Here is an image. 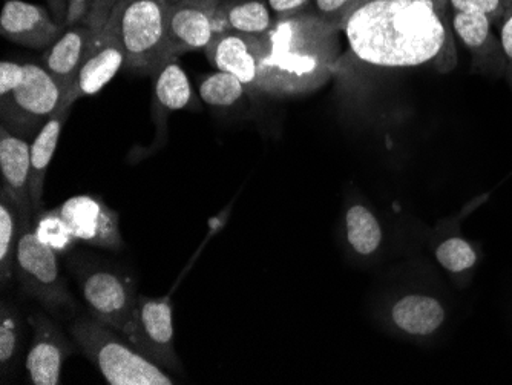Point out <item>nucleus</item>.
I'll return each mask as SVG.
<instances>
[{
    "instance_id": "nucleus-1",
    "label": "nucleus",
    "mask_w": 512,
    "mask_h": 385,
    "mask_svg": "<svg viewBox=\"0 0 512 385\" xmlns=\"http://www.w3.org/2000/svg\"><path fill=\"white\" fill-rule=\"evenodd\" d=\"M348 48L379 68L433 65L440 73L457 62L448 0H368L342 27Z\"/></svg>"
},
{
    "instance_id": "nucleus-2",
    "label": "nucleus",
    "mask_w": 512,
    "mask_h": 385,
    "mask_svg": "<svg viewBox=\"0 0 512 385\" xmlns=\"http://www.w3.org/2000/svg\"><path fill=\"white\" fill-rule=\"evenodd\" d=\"M339 33L309 11L278 20L264 34L260 91L298 94L321 85L335 63Z\"/></svg>"
},
{
    "instance_id": "nucleus-3",
    "label": "nucleus",
    "mask_w": 512,
    "mask_h": 385,
    "mask_svg": "<svg viewBox=\"0 0 512 385\" xmlns=\"http://www.w3.org/2000/svg\"><path fill=\"white\" fill-rule=\"evenodd\" d=\"M74 344L102 373L109 385H172L171 376L123 341L117 330L96 318H80L69 327Z\"/></svg>"
},
{
    "instance_id": "nucleus-4",
    "label": "nucleus",
    "mask_w": 512,
    "mask_h": 385,
    "mask_svg": "<svg viewBox=\"0 0 512 385\" xmlns=\"http://www.w3.org/2000/svg\"><path fill=\"white\" fill-rule=\"evenodd\" d=\"M166 19V0H122L114 8L108 24L125 53V70L154 74L168 62Z\"/></svg>"
},
{
    "instance_id": "nucleus-5",
    "label": "nucleus",
    "mask_w": 512,
    "mask_h": 385,
    "mask_svg": "<svg viewBox=\"0 0 512 385\" xmlns=\"http://www.w3.org/2000/svg\"><path fill=\"white\" fill-rule=\"evenodd\" d=\"M57 255L53 249L37 240L31 217L20 218L14 278L23 292L39 301L50 312H57L62 307H74L76 304L60 272Z\"/></svg>"
},
{
    "instance_id": "nucleus-6",
    "label": "nucleus",
    "mask_w": 512,
    "mask_h": 385,
    "mask_svg": "<svg viewBox=\"0 0 512 385\" xmlns=\"http://www.w3.org/2000/svg\"><path fill=\"white\" fill-rule=\"evenodd\" d=\"M23 66V77L16 88L0 96V116L8 131L28 139L59 111L63 93L42 65Z\"/></svg>"
},
{
    "instance_id": "nucleus-7",
    "label": "nucleus",
    "mask_w": 512,
    "mask_h": 385,
    "mask_svg": "<svg viewBox=\"0 0 512 385\" xmlns=\"http://www.w3.org/2000/svg\"><path fill=\"white\" fill-rule=\"evenodd\" d=\"M120 335L161 369L175 373L183 370L175 352L171 298L155 300L138 295L131 320Z\"/></svg>"
},
{
    "instance_id": "nucleus-8",
    "label": "nucleus",
    "mask_w": 512,
    "mask_h": 385,
    "mask_svg": "<svg viewBox=\"0 0 512 385\" xmlns=\"http://www.w3.org/2000/svg\"><path fill=\"white\" fill-rule=\"evenodd\" d=\"M74 272L92 318L122 333L137 304L138 295L131 281L91 264L80 263Z\"/></svg>"
},
{
    "instance_id": "nucleus-9",
    "label": "nucleus",
    "mask_w": 512,
    "mask_h": 385,
    "mask_svg": "<svg viewBox=\"0 0 512 385\" xmlns=\"http://www.w3.org/2000/svg\"><path fill=\"white\" fill-rule=\"evenodd\" d=\"M221 0H175L168 4V59L206 50L215 39L214 16Z\"/></svg>"
},
{
    "instance_id": "nucleus-10",
    "label": "nucleus",
    "mask_w": 512,
    "mask_h": 385,
    "mask_svg": "<svg viewBox=\"0 0 512 385\" xmlns=\"http://www.w3.org/2000/svg\"><path fill=\"white\" fill-rule=\"evenodd\" d=\"M57 209L77 240L114 252L125 247L119 214L99 197L74 195Z\"/></svg>"
},
{
    "instance_id": "nucleus-11",
    "label": "nucleus",
    "mask_w": 512,
    "mask_h": 385,
    "mask_svg": "<svg viewBox=\"0 0 512 385\" xmlns=\"http://www.w3.org/2000/svg\"><path fill=\"white\" fill-rule=\"evenodd\" d=\"M264 51V36H249L229 31L215 36L204 53L217 71L232 74L238 77L246 88L260 91Z\"/></svg>"
},
{
    "instance_id": "nucleus-12",
    "label": "nucleus",
    "mask_w": 512,
    "mask_h": 385,
    "mask_svg": "<svg viewBox=\"0 0 512 385\" xmlns=\"http://www.w3.org/2000/svg\"><path fill=\"white\" fill-rule=\"evenodd\" d=\"M122 68H125V53L114 28L106 24L92 37L76 85L63 99L62 106H73L82 97L100 93Z\"/></svg>"
},
{
    "instance_id": "nucleus-13",
    "label": "nucleus",
    "mask_w": 512,
    "mask_h": 385,
    "mask_svg": "<svg viewBox=\"0 0 512 385\" xmlns=\"http://www.w3.org/2000/svg\"><path fill=\"white\" fill-rule=\"evenodd\" d=\"M33 327V343L27 356V370L31 384L59 385L63 362L73 355L74 346L63 335L54 321L43 313L28 318Z\"/></svg>"
},
{
    "instance_id": "nucleus-14",
    "label": "nucleus",
    "mask_w": 512,
    "mask_h": 385,
    "mask_svg": "<svg viewBox=\"0 0 512 385\" xmlns=\"http://www.w3.org/2000/svg\"><path fill=\"white\" fill-rule=\"evenodd\" d=\"M63 31L50 10L25 0H7L0 14L2 37L31 50L45 51Z\"/></svg>"
},
{
    "instance_id": "nucleus-15",
    "label": "nucleus",
    "mask_w": 512,
    "mask_h": 385,
    "mask_svg": "<svg viewBox=\"0 0 512 385\" xmlns=\"http://www.w3.org/2000/svg\"><path fill=\"white\" fill-rule=\"evenodd\" d=\"M0 174L2 191L16 206L20 218L33 217L31 200V145L28 139L0 126Z\"/></svg>"
},
{
    "instance_id": "nucleus-16",
    "label": "nucleus",
    "mask_w": 512,
    "mask_h": 385,
    "mask_svg": "<svg viewBox=\"0 0 512 385\" xmlns=\"http://www.w3.org/2000/svg\"><path fill=\"white\" fill-rule=\"evenodd\" d=\"M451 28L454 36L473 56L477 70L491 76L506 73L505 57L499 37L494 34V24L490 17L479 13L451 11Z\"/></svg>"
},
{
    "instance_id": "nucleus-17",
    "label": "nucleus",
    "mask_w": 512,
    "mask_h": 385,
    "mask_svg": "<svg viewBox=\"0 0 512 385\" xmlns=\"http://www.w3.org/2000/svg\"><path fill=\"white\" fill-rule=\"evenodd\" d=\"M97 31L85 22L65 28L59 39L43 51L40 65L51 74L63 93V99L76 85L86 51Z\"/></svg>"
},
{
    "instance_id": "nucleus-18",
    "label": "nucleus",
    "mask_w": 512,
    "mask_h": 385,
    "mask_svg": "<svg viewBox=\"0 0 512 385\" xmlns=\"http://www.w3.org/2000/svg\"><path fill=\"white\" fill-rule=\"evenodd\" d=\"M275 14L267 0H221L214 16L215 33L249 34L264 36L275 27Z\"/></svg>"
},
{
    "instance_id": "nucleus-19",
    "label": "nucleus",
    "mask_w": 512,
    "mask_h": 385,
    "mask_svg": "<svg viewBox=\"0 0 512 385\" xmlns=\"http://www.w3.org/2000/svg\"><path fill=\"white\" fill-rule=\"evenodd\" d=\"M73 106H60L59 111L42 126L31 143V200L34 211H42L46 174L59 145L60 134Z\"/></svg>"
},
{
    "instance_id": "nucleus-20",
    "label": "nucleus",
    "mask_w": 512,
    "mask_h": 385,
    "mask_svg": "<svg viewBox=\"0 0 512 385\" xmlns=\"http://www.w3.org/2000/svg\"><path fill=\"white\" fill-rule=\"evenodd\" d=\"M393 321L410 335L425 336L436 332L445 321V309L436 298L408 295L394 304Z\"/></svg>"
},
{
    "instance_id": "nucleus-21",
    "label": "nucleus",
    "mask_w": 512,
    "mask_h": 385,
    "mask_svg": "<svg viewBox=\"0 0 512 385\" xmlns=\"http://www.w3.org/2000/svg\"><path fill=\"white\" fill-rule=\"evenodd\" d=\"M155 102L163 111H181L192 108L195 103L188 74L177 63V59L168 60L154 74Z\"/></svg>"
},
{
    "instance_id": "nucleus-22",
    "label": "nucleus",
    "mask_w": 512,
    "mask_h": 385,
    "mask_svg": "<svg viewBox=\"0 0 512 385\" xmlns=\"http://www.w3.org/2000/svg\"><path fill=\"white\" fill-rule=\"evenodd\" d=\"M19 238V211L4 194H0V280L4 286L14 278Z\"/></svg>"
},
{
    "instance_id": "nucleus-23",
    "label": "nucleus",
    "mask_w": 512,
    "mask_h": 385,
    "mask_svg": "<svg viewBox=\"0 0 512 385\" xmlns=\"http://www.w3.org/2000/svg\"><path fill=\"white\" fill-rule=\"evenodd\" d=\"M348 244L356 254L368 257L381 246L382 231L379 221L364 206H352L345 217Z\"/></svg>"
},
{
    "instance_id": "nucleus-24",
    "label": "nucleus",
    "mask_w": 512,
    "mask_h": 385,
    "mask_svg": "<svg viewBox=\"0 0 512 385\" xmlns=\"http://www.w3.org/2000/svg\"><path fill=\"white\" fill-rule=\"evenodd\" d=\"M22 316L13 304L0 306V372L7 378L13 372L22 350Z\"/></svg>"
},
{
    "instance_id": "nucleus-25",
    "label": "nucleus",
    "mask_w": 512,
    "mask_h": 385,
    "mask_svg": "<svg viewBox=\"0 0 512 385\" xmlns=\"http://www.w3.org/2000/svg\"><path fill=\"white\" fill-rule=\"evenodd\" d=\"M246 89L238 77L217 71L204 77L200 83V97L206 105L214 108H230L243 99Z\"/></svg>"
},
{
    "instance_id": "nucleus-26",
    "label": "nucleus",
    "mask_w": 512,
    "mask_h": 385,
    "mask_svg": "<svg viewBox=\"0 0 512 385\" xmlns=\"http://www.w3.org/2000/svg\"><path fill=\"white\" fill-rule=\"evenodd\" d=\"M33 231L37 240L56 254H65L77 241L59 209L39 212L33 223Z\"/></svg>"
},
{
    "instance_id": "nucleus-27",
    "label": "nucleus",
    "mask_w": 512,
    "mask_h": 385,
    "mask_svg": "<svg viewBox=\"0 0 512 385\" xmlns=\"http://www.w3.org/2000/svg\"><path fill=\"white\" fill-rule=\"evenodd\" d=\"M436 260L451 274H463L476 267L479 257L476 247L470 241L462 237H450L437 246Z\"/></svg>"
},
{
    "instance_id": "nucleus-28",
    "label": "nucleus",
    "mask_w": 512,
    "mask_h": 385,
    "mask_svg": "<svg viewBox=\"0 0 512 385\" xmlns=\"http://www.w3.org/2000/svg\"><path fill=\"white\" fill-rule=\"evenodd\" d=\"M356 0H313V14L324 20L325 24L342 31L348 14L352 13Z\"/></svg>"
},
{
    "instance_id": "nucleus-29",
    "label": "nucleus",
    "mask_w": 512,
    "mask_h": 385,
    "mask_svg": "<svg viewBox=\"0 0 512 385\" xmlns=\"http://www.w3.org/2000/svg\"><path fill=\"white\" fill-rule=\"evenodd\" d=\"M451 11L479 13L490 17L494 25L512 5V0H448Z\"/></svg>"
},
{
    "instance_id": "nucleus-30",
    "label": "nucleus",
    "mask_w": 512,
    "mask_h": 385,
    "mask_svg": "<svg viewBox=\"0 0 512 385\" xmlns=\"http://www.w3.org/2000/svg\"><path fill=\"white\" fill-rule=\"evenodd\" d=\"M499 31L500 45H502L503 57H505L506 73L512 86V5L503 13L502 19L494 25Z\"/></svg>"
},
{
    "instance_id": "nucleus-31",
    "label": "nucleus",
    "mask_w": 512,
    "mask_h": 385,
    "mask_svg": "<svg viewBox=\"0 0 512 385\" xmlns=\"http://www.w3.org/2000/svg\"><path fill=\"white\" fill-rule=\"evenodd\" d=\"M122 0H91L89 5L88 16L83 20L86 25L94 28L99 33L100 30L106 27L112 11Z\"/></svg>"
},
{
    "instance_id": "nucleus-32",
    "label": "nucleus",
    "mask_w": 512,
    "mask_h": 385,
    "mask_svg": "<svg viewBox=\"0 0 512 385\" xmlns=\"http://www.w3.org/2000/svg\"><path fill=\"white\" fill-rule=\"evenodd\" d=\"M267 4L276 19L281 20L306 13L313 0H267Z\"/></svg>"
},
{
    "instance_id": "nucleus-33",
    "label": "nucleus",
    "mask_w": 512,
    "mask_h": 385,
    "mask_svg": "<svg viewBox=\"0 0 512 385\" xmlns=\"http://www.w3.org/2000/svg\"><path fill=\"white\" fill-rule=\"evenodd\" d=\"M23 70H25V66L16 62L4 60L0 63V96L10 93L11 89L16 88L17 83L22 80Z\"/></svg>"
},
{
    "instance_id": "nucleus-34",
    "label": "nucleus",
    "mask_w": 512,
    "mask_h": 385,
    "mask_svg": "<svg viewBox=\"0 0 512 385\" xmlns=\"http://www.w3.org/2000/svg\"><path fill=\"white\" fill-rule=\"evenodd\" d=\"M68 27L74 24H80L88 16L91 0H68Z\"/></svg>"
},
{
    "instance_id": "nucleus-35",
    "label": "nucleus",
    "mask_w": 512,
    "mask_h": 385,
    "mask_svg": "<svg viewBox=\"0 0 512 385\" xmlns=\"http://www.w3.org/2000/svg\"><path fill=\"white\" fill-rule=\"evenodd\" d=\"M50 11L53 13L54 19L60 27L68 28V13L69 4L68 0H48Z\"/></svg>"
},
{
    "instance_id": "nucleus-36",
    "label": "nucleus",
    "mask_w": 512,
    "mask_h": 385,
    "mask_svg": "<svg viewBox=\"0 0 512 385\" xmlns=\"http://www.w3.org/2000/svg\"><path fill=\"white\" fill-rule=\"evenodd\" d=\"M365 2H368V0H356L355 7H353V8L358 7V5L365 4Z\"/></svg>"
},
{
    "instance_id": "nucleus-37",
    "label": "nucleus",
    "mask_w": 512,
    "mask_h": 385,
    "mask_svg": "<svg viewBox=\"0 0 512 385\" xmlns=\"http://www.w3.org/2000/svg\"><path fill=\"white\" fill-rule=\"evenodd\" d=\"M166 2H168V4H171V2H175V0H166Z\"/></svg>"
}]
</instances>
